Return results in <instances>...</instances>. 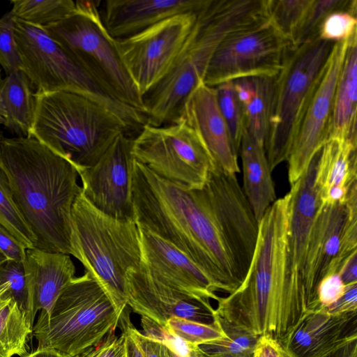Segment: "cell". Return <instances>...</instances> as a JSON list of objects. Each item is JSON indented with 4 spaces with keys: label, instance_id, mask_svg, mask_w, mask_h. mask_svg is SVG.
<instances>
[{
    "label": "cell",
    "instance_id": "obj_1",
    "mask_svg": "<svg viewBox=\"0 0 357 357\" xmlns=\"http://www.w3.org/2000/svg\"><path fill=\"white\" fill-rule=\"evenodd\" d=\"M135 220L195 261L218 291L243 282L254 255L259 222L238 180L210 176L192 189L166 180L135 159Z\"/></svg>",
    "mask_w": 357,
    "mask_h": 357
},
{
    "label": "cell",
    "instance_id": "obj_2",
    "mask_svg": "<svg viewBox=\"0 0 357 357\" xmlns=\"http://www.w3.org/2000/svg\"><path fill=\"white\" fill-rule=\"evenodd\" d=\"M291 204L289 191L264 213L243 282L229 296L220 297L215 309L229 323L281 344L307 312L305 289L288 268Z\"/></svg>",
    "mask_w": 357,
    "mask_h": 357
},
{
    "label": "cell",
    "instance_id": "obj_3",
    "mask_svg": "<svg viewBox=\"0 0 357 357\" xmlns=\"http://www.w3.org/2000/svg\"><path fill=\"white\" fill-rule=\"evenodd\" d=\"M0 161L35 248L72 255L71 212L82 191L76 168L31 137H3Z\"/></svg>",
    "mask_w": 357,
    "mask_h": 357
},
{
    "label": "cell",
    "instance_id": "obj_4",
    "mask_svg": "<svg viewBox=\"0 0 357 357\" xmlns=\"http://www.w3.org/2000/svg\"><path fill=\"white\" fill-rule=\"evenodd\" d=\"M35 96L29 137L68 160L77 172L96 164L120 135L132 133L116 114L82 95L60 91Z\"/></svg>",
    "mask_w": 357,
    "mask_h": 357
},
{
    "label": "cell",
    "instance_id": "obj_5",
    "mask_svg": "<svg viewBox=\"0 0 357 357\" xmlns=\"http://www.w3.org/2000/svg\"><path fill=\"white\" fill-rule=\"evenodd\" d=\"M72 255L98 283L121 317L128 303L126 273L142 262L139 227L135 220L109 216L83 195L72 208Z\"/></svg>",
    "mask_w": 357,
    "mask_h": 357
},
{
    "label": "cell",
    "instance_id": "obj_6",
    "mask_svg": "<svg viewBox=\"0 0 357 357\" xmlns=\"http://www.w3.org/2000/svg\"><path fill=\"white\" fill-rule=\"evenodd\" d=\"M100 2L76 1L72 14L43 28L103 91L144 114L142 98L102 22Z\"/></svg>",
    "mask_w": 357,
    "mask_h": 357
},
{
    "label": "cell",
    "instance_id": "obj_7",
    "mask_svg": "<svg viewBox=\"0 0 357 357\" xmlns=\"http://www.w3.org/2000/svg\"><path fill=\"white\" fill-rule=\"evenodd\" d=\"M120 316L104 290L88 273L75 277L48 316L40 313L32 335L37 349H52L74 357L116 330Z\"/></svg>",
    "mask_w": 357,
    "mask_h": 357
},
{
    "label": "cell",
    "instance_id": "obj_8",
    "mask_svg": "<svg viewBox=\"0 0 357 357\" xmlns=\"http://www.w3.org/2000/svg\"><path fill=\"white\" fill-rule=\"evenodd\" d=\"M15 40L22 70L35 93L68 91L86 96L116 114L132 132L146 123L143 114L107 95L42 26L16 19Z\"/></svg>",
    "mask_w": 357,
    "mask_h": 357
},
{
    "label": "cell",
    "instance_id": "obj_9",
    "mask_svg": "<svg viewBox=\"0 0 357 357\" xmlns=\"http://www.w3.org/2000/svg\"><path fill=\"white\" fill-rule=\"evenodd\" d=\"M334 43L316 38L291 45L286 52L273 78L264 145L271 172L287 160L305 106Z\"/></svg>",
    "mask_w": 357,
    "mask_h": 357
},
{
    "label": "cell",
    "instance_id": "obj_10",
    "mask_svg": "<svg viewBox=\"0 0 357 357\" xmlns=\"http://www.w3.org/2000/svg\"><path fill=\"white\" fill-rule=\"evenodd\" d=\"M231 27L222 15L198 13L197 20L174 65L142 97L146 123L162 126L177 121L189 95L204 81L209 62Z\"/></svg>",
    "mask_w": 357,
    "mask_h": 357
},
{
    "label": "cell",
    "instance_id": "obj_11",
    "mask_svg": "<svg viewBox=\"0 0 357 357\" xmlns=\"http://www.w3.org/2000/svg\"><path fill=\"white\" fill-rule=\"evenodd\" d=\"M134 158L159 176L192 189L202 188L214 170L212 160L185 121L145 123L132 139Z\"/></svg>",
    "mask_w": 357,
    "mask_h": 357
},
{
    "label": "cell",
    "instance_id": "obj_12",
    "mask_svg": "<svg viewBox=\"0 0 357 357\" xmlns=\"http://www.w3.org/2000/svg\"><path fill=\"white\" fill-rule=\"evenodd\" d=\"M357 254V192L342 204H320L314 213L307 250L304 285L307 311L319 309L317 289L325 277L340 273Z\"/></svg>",
    "mask_w": 357,
    "mask_h": 357
},
{
    "label": "cell",
    "instance_id": "obj_13",
    "mask_svg": "<svg viewBox=\"0 0 357 357\" xmlns=\"http://www.w3.org/2000/svg\"><path fill=\"white\" fill-rule=\"evenodd\" d=\"M291 45L269 18L238 29L215 50L203 82L215 86L245 77H274Z\"/></svg>",
    "mask_w": 357,
    "mask_h": 357
},
{
    "label": "cell",
    "instance_id": "obj_14",
    "mask_svg": "<svg viewBox=\"0 0 357 357\" xmlns=\"http://www.w3.org/2000/svg\"><path fill=\"white\" fill-rule=\"evenodd\" d=\"M199 13L175 15L132 36L115 40L121 59L142 98L168 73Z\"/></svg>",
    "mask_w": 357,
    "mask_h": 357
},
{
    "label": "cell",
    "instance_id": "obj_15",
    "mask_svg": "<svg viewBox=\"0 0 357 357\" xmlns=\"http://www.w3.org/2000/svg\"><path fill=\"white\" fill-rule=\"evenodd\" d=\"M349 39L333 44L305 106L286 160L290 185L301 177L328 141L335 92Z\"/></svg>",
    "mask_w": 357,
    "mask_h": 357
},
{
    "label": "cell",
    "instance_id": "obj_16",
    "mask_svg": "<svg viewBox=\"0 0 357 357\" xmlns=\"http://www.w3.org/2000/svg\"><path fill=\"white\" fill-rule=\"evenodd\" d=\"M132 139L120 135L96 164L77 172L85 198L102 213L123 220H135Z\"/></svg>",
    "mask_w": 357,
    "mask_h": 357
},
{
    "label": "cell",
    "instance_id": "obj_17",
    "mask_svg": "<svg viewBox=\"0 0 357 357\" xmlns=\"http://www.w3.org/2000/svg\"><path fill=\"white\" fill-rule=\"evenodd\" d=\"M142 262L159 282L174 291L206 305L218 301V288L191 258L168 241L139 225Z\"/></svg>",
    "mask_w": 357,
    "mask_h": 357
},
{
    "label": "cell",
    "instance_id": "obj_18",
    "mask_svg": "<svg viewBox=\"0 0 357 357\" xmlns=\"http://www.w3.org/2000/svg\"><path fill=\"white\" fill-rule=\"evenodd\" d=\"M179 119L196 133L215 169L232 174L240 172L238 152L219 109L213 86L204 82L199 84L186 99Z\"/></svg>",
    "mask_w": 357,
    "mask_h": 357
},
{
    "label": "cell",
    "instance_id": "obj_19",
    "mask_svg": "<svg viewBox=\"0 0 357 357\" xmlns=\"http://www.w3.org/2000/svg\"><path fill=\"white\" fill-rule=\"evenodd\" d=\"M357 340V311H307L282 343L295 357H329Z\"/></svg>",
    "mask_w": 357,
    "mask_h": 357
},
{
    "label": "cell",
    "instance_id": "obj_20",
    "mask_svg": "<svg viewBox=\"0 0 357 357\" xmlns=\"http://www.w3.org/2000/svg\"><path fill=\"white\" fill-rule=\"evenodd\" d=\"M208 0H107L101 1L102 22L115 40L137 34L169 17L197 13Z\"/></svg>",
    "mask_w": 357,
    "mask_h": 357
},
{
    "label": "cell",
    "instance_id": "obj_21",
    "mask_svg": "<svg viewBox=\"0 0 357 357\" xmlns=\"http://www.w3.org/2000/svg\"><path fill=\"white\" fill-rule=\"evenodd\" d=\"M23 265L33 327L38 310L50 314L59 295L75 278V266L69 255L37 248L25 250Z\"/></svg>",
    "mask_w": 357,
    "mask_h": 357
},
{
    "label": "cell",
    "instance_id": "obj_22",
    "mask_svg": "<svg viewBox=\"0 0 357 357\" xmlns=\"http://www.w3.org/2000/svg\"><path fill=\"white\" fill-rule=\"evenodd\" d=\"M357 141L329 139L314 156V186L320 204H342L357 192Z\"/></svg>",
    "mask_w": 357,
    "mask_h": 357
},
{
    "label": "cell",
    "instance_id": "obj_23",
    "mask_svg": "<svg viewBox=\"0 0 357 357\" xmlns=\"http://www.w3.org/2000/svg\"><path fill=\"white\" fill-rule=\"evenodd\" d=\"M238 155L242 162V188L259 222L268 207L277 199L264 145L245 130Z\"/></svg>",
    "mask_w": 357,
    "mask_h": 357
},
{
    "label": "cell",
    "instance_id": "obj_24",
    "mask_svg": "<svg viewBox=\"0 0 357 357\" xmlns=\"http://www.w3.org/2000/svg\"><path fill=\"white\" fill-rule=\"evenodd\" d=\"M357 33L349 39L337 81L328 139L357 141Z\"/></svg>",
    "mask_w": 357,
    "mask_h": 357
},
{
    "label": "cell",
    "instance_id": "obj_25",
    "mask_svg": "<svg viewBox=\"0 0 357 357\" xmlns=\"http://www.w3.org/2000/svg\"><path fill=\"white\" fill-rule=\"evenodd\" d=\"M35 108V92L22 70H15L0 79V116L5 127L18 137H29Z\"/></svg>",
    "mask_w": 357,
    "mask_h": 357
},
{
    "label": "cell",
    "instance_id": "obj_26",
    "mask_svg": "<svg viewBox=\"0 0 357 357\" xmlns=\"http://www.w3.org/2000/svg\"><path fill=\"white\" fill-rule=\"evenodd\" d=\"M273 78L250 77L232 81L243 108L246 130L263 145L268 132Z\"/></svg>",
    "mask_w": 357,
    "mask_h": 357
},
{
    "label": "cell",
    "instance_id": "obj_27",
    "mask_svg": "<svg viewBox=\"0 0 357 357\" xmlns=\"http://www.w3.org/2000/svg\"><path fill=\"white\" fill-rule=\"evenodd\" d=\"M33 327L24 313L10 297H0V357H23Z\"/></svg>",
    "mask_w": 357,
    "mask_h": 357
},
{
    "label": "cell",
    "instance_id": "obj_28",
    "mask_svg": "<svg viewBox=\"0 0 357 357\" xmlns=\"http://www.w3.org/2000/svg\"><path fill=\"white\" fill-rule=\"evenodd\" d=\"M215 315L225 335L198 345L201 352L206 357H254L261 336Z\"/></svg>",
    "mask_w": 357,
    "mask_h": 357
},
{
    "label": "cell",
    "instance_id": "obj_29",
    "mask_svg": "<svg viewBox=\"0 0 357 357\" xmlns=\"http://www.w3.org/2000/svg\"><path fill=\"white\" fill-rule=\"evenodd\" d=\"M11 3L10 11L16 19L42 27L63 20L76 8L72 0H15Z\"/></svg>",
    "mask_w": 357,
    "mask_h": 357
},
{
    "label": "cell",
    "instance_id": "obj_30",
    "mask_svg": "<svg viewBox=\"0 0 357 357\" xmlns=\"http://www.w3.org/2000/svg\"><path fill=\"white\" fill-rule=\"evenodd\" d=\"M312 0H268V18L292 45L303 26Z\"/></svg>",
    "mask_w": 357,
    "mask_h": 357
},
{
    "label": "cell",
    "instance_id": "obj_31",
    "mask_svg": "<svg viewBox=\"0 0 357 357\" xmlns=\"http://www.w3.org/2000/svg\"><path fill=\"white\" fill-rule=\"evenodd\" d=\"M0 225L4 227L26 249L36 247V238L15 205L8 178L1 161Z\"/></svg>",
    "mask_w": 357,
    "mask_h": 357
},
{
    "label": "cell",
    "instance_id": "obj_32",
    "mask_svg": "<svg viewBox=\"0 0 357 357\" xmlns=\"http://www.w3.org/2000/svg\"><path fill=\"white\" fill-rule=\"evenodd\" d=\"M213 87L219 109L228 127L234 145L238 152L242 137L246 130L242 104L232 81Z\"/></svg>",
    "mask_w": 357,
    "mask_h": 357
},
{
    "label": "cell",
    "instance_id": "obj_33",
    "mask_svg": "<svg viewBox=\"0 0 357 357\" xmlns=\"http://www.w3.org/2000/svg\"><path fill=\"white\" fill-rule=\"evenodd\" d=\"M167 332L176 335L191 345L199 344L225 335L216 317L213 324H206L176 317H169L165 326Z\"/></svg>",
    "mask_w": 357,
    "mask_h": 357
},
{
    "label": "cell",
    "instance_id": "obj_34",
    "mask_svg": "<svg viewBox=\"0 0 357 357\" xmlns=\"http://www.w3.org/2000/svg\"><path fill=\"white\" fill-rule=\"evenodd\" d=\"M1 287L7 290L3 296L11 298L29 321V295L23 261L6 259L0 264Z\"/></svg>",
    "mask_w": 357,
    "mask_h": 357
},
{
    "label": "cell",
    "instance_id": "obj_35",
    "mask_svg": "<svg viewBox=\"0 0 357 357\" xmlns=\"http://www.w3.org/2000/svg\"><path fill=\"white\" fill-rule=\"evenodd\" d=\"M353 8H357L356 0H312L294 46L318 38L321 24L331 12Z\"/></svg>",
    "mask_w": 357,
    "mask_h": 357
},
{
    "label": "cell",
    "instance_id": "obj_36",
    "mask_svg": "<svg viewBox=\"0 0 357 357\" xmlns=\"http://www.w3.org/2000/svg\"><path fill=\"white\" fill-rule=\"evenodd\" d=\"M357 8L337 10L323 20L318 31V38L332 43L349 39L357 33Z\"/></svg>",
    "mask_w": 357,
    "mask_h": 357
},
{
    "label": "cell",
    "instance_id": "obj_37",
    "mask_svg": "<svg viewBox=\"0 0 357 357\" xmlns=\"http://www.w3.org/2000/svg\"><path fill=\"white\" fill-rule=\"evenodd\" d=\"M15 21L10 10L0 18V65L6 75L21 67L15 36Z\"/></svg>",
    "mask_w": 357,
    "mask_h": 357
},
{
    "label": "cell",
    "instance_id": "obj_38",
    "mask_svg": "<svg viewBox=\"0 0 357 357\" xmlns=\"http://www.w3.org/2000/svg\"><path fill=\"white\" fill-rule=\"evenodd\" d=\"M119 322L135 339L144 357H173L172 352L166 345L150 339L137 330L130 322L129 316L124 312L121 315Z\"/></svg>",
    "mask_w": 357,
    "mask_h": 357
},
{
    "label": "cell",
    "instance_id": "obj_39",
    "mask_svg": "<svg viewBox=\"0 0 357 357\" xmlns=\"http://www.w3.org/2000/svg\"><path fill=\"white\" fill-rule=\"evenodd\" d=\"M347 288V286L339 273L331 274L323 278L317 289L319 310L324 309L336 303L344 295Z\"/></svg>",
    "mask_w": 357,
    "mask_h": 357
},
{
    "label": "cell",
    "instance_id": "obj_40",
    "mask_svg": "<svg viewBox=\"0 0 357 357\" xmlns=\"http://www.w3.org/2000/svg\"><path fill=\"white\" fill-rule=\"evenodd\" d=\"M112 331L99 343L74 357H125L124 336Z\"/></svg>",
    "mask_w": 357,
    "mask_h": 357
},
{
    "label": "cell",
    "instance_id": "obj_41",
    "mask_svg": "<svg viewBox=\"0 0 357 357\" xmlns=\"http://www.w3.org/2000/svg\"><path fill=\"white\" fill-rule=\"evenodd\" d=\"M26 248L0 225V252L7 259L23 261Z\"/></svg>",
    "mask_w": 357,
    "mask_h": 357
},
{
    "label": "cell",
    "instance_id": "obj_42",
    "mask_svg": "<svg viewBox=\"0 0 357 357\" xmlns=\"http://www.w3.org/2000/svg\"><path fill=\"white\" fill-rule=\"evenodd\" d=\"M320 310L337 314L356 312L357 284L348 285L344 295L336 303Z\"/></svg>",
    "mask_w": 357,
    "mask_h": 357
},
{
    "label": "cell",
    "instance_id": "obj_43",
    "mask_svg": "<svg viewBox=\"0 0 357 357\" xmlns=\"http://www.w3.org/2000/svg\"><path fill=\"white\" fill-rule=\"evenodd\" d=\"M257 351L260 357H295L280 342L266 336L261 337Z\"/></svg>",
    "mask_w": 357,
    "mask_h": 357
},
{
    "label": "cell",
    "instance_id": "obj_44",
    "mask_svg": "<svg viewBox=\"0 0 357 357\" xmlns=\"http://www.w3.org/2000/svg\"><path fill=\"white\" fill-rule=\"evenodd\" d=\"M141 324L144 331V335L150 339L165 344L170 335L165 327L146 317H141Z\"/></svg>",
    "mask_w": 357,
    "mask_h": 357
},
{
    "label": "cell",
    "instance_id": "obj_45",
    "mask_svg": "<svg viewBox=\"0 0 357 357\" xmlns=\"http://www.w3.org/2000/svg\"><path fill=\"white\" fill-rule=\"evenodd\" d=\"M164 344L178 357H190L192 347L195 346L190 344L182 338L171 334Z\"/></svg>",
    "mask_w": 357,
    "mask_h": 357
},
{
    "label": "cell",
    "instance_id": "obj_46",
    "mask_svg": "<svg viewBox=\"0 0 357 357\" xmlns=\"http://www.w3.org/2000/svg\"><path fill=\"white\" fill-rule=\"evenodd\" d=\"M339 274L347 286L357 284V254L347 261Z\"/></svg>",
    "mask_w": 357,
    "mask_h": 357
},
{
    "label": "cell",
    "instance_id": "obj_47",
    "mask_svg": "<svg viewBox=\"0 0 357 357\" xmlns=\"http://www.w3.org/2000/svg\"><path fill=\"white\" fill-rule=\"evenodd\" d=\"M122 334L124 336L125 357H144L135 339L128 329L121 324Z\"/></svg>",
    "mask_w": 357,
    "mask_h": 357
},
{
    "label": "cell",
    "instance_id": "obj_48",
    "mask_svg": "<svg viewBox=\"0 0 357 357\" xmlns=\"http://www.w3.org/2000/svg\"><path fill=\"white\" fill-rule=\"evenodd\" d=\"M329 357H357V340L348 344Z\"/></svg>",
    "mask_w": 357,
    "mask_h": 357
},
{
    "label": "cell",
    "instance_id": "obj_49",
    "mask_svg": "<svg viewBox=\"0 0 357 357\" xmlns=\"http://www.w3.org/2000/svg\"><path fill=\"white\" fill-rule=\"evenodd\" d=\"M23 357H66L59 351L52 349H36L35 351L28 353Z\"/></svg>",
    "mask_w": 357,
    "mask_h": 357
},
{
    "label": "cell",
    "instance_id": "obj_50",
    "mask_svg": "<svg viewBox=\"0 0 357 357\" xmlns=\"http://www.w3.org/2000/svg\"><path fill=\"white\" fill-rule=\"evenodd\" d=\"M190 357H206L199 349L198 346H193L191 349Z\"/></svg>",
    "mask_w": 357,
    "mask_h": 357
},
{
    "label": "cell",
    "instance_id": "obj_51",
    "mask_svg": "<svg viewBox=\"0 0 357 357\" xmlns=\"http://www.w3.org/2000/svg\"><path fill=\"white\" fill-rule=\"evenodd\" d=\"M6 289L3 287H0V297L4 294L6 292Z\"/></svg>",
    "mask_w": 357,
    "mask_h": 357
},
{
    "label": "cell",
    "instance_id": "obj_52",
    "mask_svg": "<svg viewBox=\"0 0 357 357\" xmlns=\"http://www.w3.org/2000/svg\"><path fill=\"white\" fill-rule=\"evenodd\" d=\"M6 259H7L5 257V256L0 252V264L6 261Z\"/></svg>",
    "mask_w": 357,
    "mask_h": 357
},
{
    "label": "cell",
    "instance_id": "obj_53",
    "mask_svg": "<svg viewBox=\"0 0 357 357\" xmlns=\"http://www.w3.org/2000/svg\"><path fill=\"white\" fill-rule=\"evenodd\" d=\"M0 124H4V119L0 116Z\"/></svg>",
    "mask_w": 357,
    "mask_h": 357
},
{
    "label": "cell",
    "instance_id": "obj_54",
    "mask_svg": "<svg viewBox=\"0 0 357 357\" xmlns=\"http://www.w3.org/2000/svg\"><path fill=\"white\" fill-rule=\"evenodd\" d=\"M2 139H3L2 132L0 131V146H1V143Z\"/></svg>",
    "mask_w": 357,
    "mask_h": 357
},
{
    "label": "cell",
    "instance_id": "obj_55",
    "mask_svg": "<svg viewBox=\"0 0 357 357\" xmlns=\"http://www.w3.org/2000/svg\"><path fill=\"white\" fill-rule=\"evenodd\" d=\"M254 357H260L259 354L257 353V350H256V352H255V354L254 355Z\"/></svg>",
    "mask_w": 357,
    "mask_h": 357
},
{
    "label": "cell",
    "instance_id": "obj_56",
    "mask_svg": "<svg viewBox=\"0 0 357 357\" xmlns=\"http://www.w3.org/2000/svg\"><path fill=\"white\" fill-rule=\"evenodd\" d=\"M172 356L173 357H178L177 355H176L175 354L172 353Z\"/></svg>",
    "mask_w": 357,
    "mask_h": 357
}]
</instances>
